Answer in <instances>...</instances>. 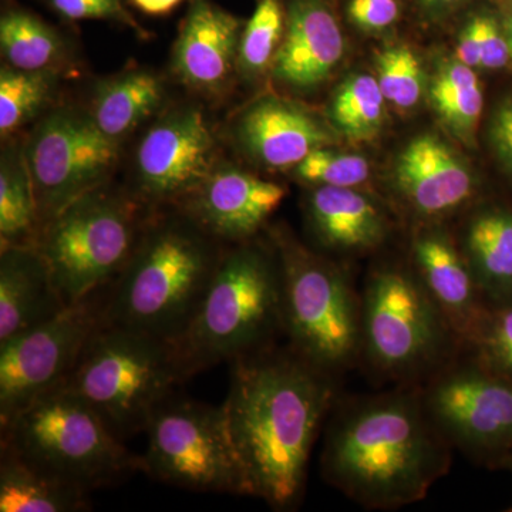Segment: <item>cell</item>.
Listing matches in <instances>:
<instances>
[{
    "instance_id": "6da1fadb",
    "label": "cell",
    "mask_w": 512,
    "mask_h": 512,
    "mask_svg": "<svg viewBox=\"0 0 512 512\" xmlns=\"http://www.w3.org/2000/svg\"><path fill=\"white\" fill-rule=\"evenodd\" d=\"M224 404L251 497L285 510L301 498L306 468L332 402L326 372L298 353L262 349L231 363Z\"/></svg>"
},
{
    "instance_id": "8d00e7d4",
    "label": "cell",
    "mask_w": 512,
    "mask_h": 512,
    "mask_svg": "<svg viewBox=\"0 0 512 512\" xmlns=\"http://www.w3.org/2000/svg\"><path fill=\"white\" fill-rule=\"evenodd\" d=\"M481 13V66L480 69L498 70L511 60L510 45L503 20L493 10L480 9Z\"/></svg>"
},
{
    "instance_id": "ba28073f",
    "label": "cell",
    "mask_w": 512,
    "mask_h": 512,
    "mask_svg": "<svg viewBox=\"0 0 512 512\" xmlns=\"http://www.w3.org/2000/svg\"><path fill=\"white\" fill-rule=\"evenodd\" d=\"M272 238L293 352L323 372L346 365L359 345L360 319L345 272L289 232L275 229Z\"/></svg>"
},
{
    "instance_id": "d590c367",
    "label": "cell",
    "mask_w": 512,
    "mask_h": 512,
    "mask_svg": "<svg viewBox=\"0 0 512 512\" xmlns=\"http://www.w3.org/2000/svg\"><path fill=\"white\" fill-rule=\"evenodd\" d=\"M49 5L67 20H110L133 29L138 36H147L123 0H49Z\"/></svg>"
},
{
    "instance_id": "44dd1931",
    "label": "cell",
    "mask_w": 512,
    "mask_h": 512,
    "mask_svg": "<svg viewBox=\"0 0 512 512\" xmlns=\"http://www.w3.org/2000/svg\"><path fill=\"white\" fill-rule=\"evenodd\" d=\"M67 306L39 249H2L0 343L55 318Z\"/></svg>"
},
{
    "instance_id": "3957f363",
    "label": "cell",
    "mask_w": 512,
    "mask_h": 512,
    "mask_svg": "<svg viewBox=\"0 0 512 512\" xmlns=\"http://www.w3.org/2000/svg\"><path fill=\"white\" fill-rule=\"evenodd\" d=\"M225 249L177 208L150 215L104 295V320L175 343L190 325Z\"/></svg>"
},
{
    "instance_id": "ab89813d",
    "label": "cell",
    "mask_w": 512,
    "mask_h": 512,
    "mask_svg": "<svg viewBox=\"0 0 512 512\" xmlns=\"http://www.w3.org/2000/svg\"><path fill=\"white\" fill-rule=\"evenodd\" d=\"M414 12L427 23H441L466 10L474 0H409Z\"/></svg>"
},
{
    "instance_id": "f35d334b",
    "label": "cell",
    "mask_w": 512,
    "mask_h": 512,
    "mask_svg": "<svg viewBox=\"0 0 512 512\" xmlns=\"http://www.w3.org/2000/svg\"><path fill=\"white\" fill-rule=\"evenodd\" d=\"M456 59L471 69L481 66V13L473 10L464 20L457 36Z\"/></svg>"
},
{
    "instance_id": "603a6c76",
    "label": "cell",
    "mask_w": 512,
    "mask_h": 512,
    "mask_svg": "<svg viewBox=\"0 0 512 512\" xmlns=\"http://www.w3.org/2000/svg\"><path fill=\"white\" fill-rule=\"evenodd\" d=\"M164 94L163 80L156 73L130 69L96 86L90 116L107 137L119 143L157 113Z\"/></svg>"
},
{
    "instance_id": "2e32d148",
    "label": "cell",
    "mask_w": 512,
    "mask_h": 512,
    "mask_svg": "<svg viewBox=\"0 0 512 512\" xmlns=\"http://www.w3.org/2000/svg\"><path fill=\"white\" fill-rule=\"evenodd\" d=\"M392 187L400 201L423 220H439L463 208L477 191L466 158L436 133L413 137L397 154Z\"/></svg>"
},
{
    "instance_id": "836d02e7",
    "label": "cell",
    "mask_w": 512,
    "mask_h": 512,
    "mask_svg": "<svg viewBox=\"0 0 512 512\" xmlns=\"http://www.w3.org/2000/svg\"><path fill=\"white\" fill-rule=\"evenodd\" d=\"M404 0H343V20L363 35L380 36L400 22Z\"/></svg>"
},
{
    "instance_id": "8992f818",
    "label": "cell",
    "mask_w": 512,
    "mask_h": 512,
    "mask_svg": "<svg viewBox=\"0 0 512 512\" xmlns=\"http://www.w3.org/2000/svg\"><path fill=\"white\" fill-rule=\"evenodd\" d=\"M0 426L2 450L89 493L143 471L141 457L89 404L66 390L40 397Z\"/></svg>"
},
{
    "instance_id": "7a4b0ae2",
    "label": "cell",
    "mask_w": 512,
    "mask_h": 512,
    "mask_svg": "<svg viewBox=\"0 0 512 512\" xmlns=\"http://www.w3.org/2000/svg\"><path fill=\"white\" fill-rule=\"evenodd\" d=\"M448 454L423 410L406 396L384 397L343 417L330 431L323 470L359 503H416L441 474Z\"/></svg>"
},
{
    "instance_id": "4316f807",
    "label": "cell",
    "mask_w": 512,
    "mask_h": 512,
    "mask_svg": "<svg viewBox=\"0 0 512 512\" xmlns=\"http://www.w3.org/2000/svg\"><path fill=\"white\" fill-rule=\"evenodd\" d=\"M43 224L25 156L6 154L0 165V242L6 248H36Z\"/></svg>"
},
{
    "instance_id": "cb8c5ba5",
    "label": "cell",
    "mask_w": 512,
    "mask_h": 512,
    "mask_svg": "<svg viewBox=\"0 0 512 512\" xmlns=\"http://www.w3.org/2000/svg\"><path fill=\"white\" fill-rule=\"evenodd\" d=\"M463 255L478 288L512 298V214L504 208L478 211L464 231Z\"/></svg>"
},
{
    "instance_id": "d6986e66",
    "label": "cell",
    "mask_w": 512,
    "mask_h": 512,
    "mask_svg": "<svg viewBox=\"0 0 512 512\" xmlns=\"http://www.w3.org/2000/svg\"><path fill=\"white\" fill-rule=\"evenodd\" d=\"M242 29L241 20L212 0H191L174 47L178 79L195 92L221 93L237 67Z\"/></svg>"
},
{
    "instance_id": "5bb4252c",
    "label": "cell",
    "mask_w": 512,
    "mask_h": 512,
    "mask_svg": "<svg viewBox=\"0 0 512 512\" xmlns=\"http://www.w3.org/2000/svg\"><path fill=\"white\" fill-rule=\"evenodd\" d=\"M284 42L272 67L276 86L308 96L332 79L348 50L338 0H285Z\"/></svg>"
},
{
    "instance_id": "277c9868",
    "label": "cell",
    "mask_w": 512,
    "mask_h": 512,
    "mask_svg": "<svg viewBox=\"0 0 512 512\" xmlns=\"http://www.w3.org/2000/svg\"><path fill=\"white\" fill-rule=\"evenodd\" d=\"M284 328L278 256L252 242L225 249L190 325L174 343L188 379L264 349Z\"/></svg>"
},
{
    "instance_id": "9a60e30c",
    "label": "cell",
    "mask_w": 512,
    "mask_h": 512,
    "mask_svg": "<svg viewBox=\"0 0 512 512\" xmlns=\"http://www.w3.org/2000/svg\"><path fill=\"white\" fill-rule=\"evenodd\" d=\"M427 409L460 446L498 450L512 444V383L503 377L458 370L434 384Z\"/></svg>"
},
{
    "instance_id": "60d3db41",
    "label": "cell",
    "mask_w": 512,
    "mask_h": 512,
    "mask_svg": "<svg viewBox=\"0 0 512 512\" xmlns=\"http://www.w3.org/2000/svg\"><path fill=\"white\" fill-rule=\"evenodd\" d=\"M183 0H130L134 6L144 15L148 16H165L173 13Z\"/></svg>"
},
{
    "instance_id": "74e56055",
    "label": "cell",
    "mask_w": 512,
    "mask_h": 512,
    "mask_svg": "<svg viewBox=\"0 0 512 512\" xmlns=\"http://www.w3.org/2000/svg\"><path fill=\"white\" fill-rule=\"evenodd\" d=\"M490 141L505 168L512 171V97L498 104L490 121Z\"/></svg>"
},
{
    "instance_id": "52a82bcc",
    "label": "cell",
    "mask_w": 512,
    "mask_h": 512,
    "mask_svg": "<svg viewBox=\"0 0 512 512\" xmlns=\"http://www.w3.org/2000/svg\"><path fill=\"white\" fill-rule=\"evenodd\" d=\"M131 192L96 188L46 222L36 248L67 305L103 291L133 255L148 218Z\"/></svg>"
},
{
    "instance_id": "ac0fdd59",
    "label": "cell",
    "mask_w": 512,
    "mask_h": 512,
    "mask_svg": "<svg viewBox=\"0 0 512 512\" xmlns=\"http://www.w3.org/2000/svg\"><path fill=\"white\" fill-rule=\"evenodd\" d=\"M286 190L237 167H215L178 210L212 238L222 242L249 241L285 200Z\"/></svg>"
},
{
    "instance_id": "484cf974",
    "label": "cell",
    "mask_w": 512,
    "mask_h": 512,
    "mask_svg": "<svg viewBox=\"0 0 512 512\" xmlns=\"http://www.w3.org/2000/svg\"><path fill=\"white\" fill-rule=\"evenodd\" d=\"M431 109L448 133L473 146L484 109V93L476 70L447 59L439 64L429 84Z\"/></svg>"
},
{
    "instance_id": "d4e9b609",
    "label": "cell",
    "mask_w": 512,
    "mask_h": 512,
    "mask_svg": "<svg viewBox=\"0 0 512 512\" xmlns=\"http://www.w3.org/2000/svg\"><path fill=\"white\" fill-rule=\"evenodd\" d=\"M89 491L29 466L9 451L0 457V511L79 512L90 510Z\"/></svg>"
},
{
    "instance_id": "7c38bea8",
    "label": "cell",
    "mask_w": 512,
    "mask_h": 512,
    "mask_svg": "<svg viewBox=\"0 0 512 512\" xmlns=\"http://www.w3.org/2000/svg\"><path fill=\"white\" fill-rule=\"evenodd\" d=\"M444 322L416 275L383 268L367 282L362 335L380 369L406 372L426 363L440 348Z\"/></svg>"
},
{
    "instance_id": "1f68e13d",
    "label": "cell",
    "mask_w": 512,
    "mask_h": 512,
    "mask_svg": "<svg viewBox=\"0 0 512 512\" xmlns=\"http://www.w3.org/2000/svg\"><path fill=\"white\" fill-rule=\"evenodd\" d=\"M52 72L3 67L0 73V133L9 136L45 106L52 93Z\"/></svg>"
},
{
    "instance_id": "4fadbf2b",
    "label": "cell",
    "mask_w": 512,
    "mask_h": 512,
    "mask_svg": "<svg viewBox=\"0 0 512 512\" xmlns=\"http://www.w3.org/2000/svg\"><path fill=\"white\" fill-rule=\"evenodd\" d=\"M215 158L217 143L204 113L192 106L173 110L137 148L133 195L151 211L177 207L210 177Z\"/></svg>"
},
{
    "instance_id": "30bf717a",
    "label": "cell",
    "mask_w": 512,
    "mask_h": 512,
    "mask_svg": "<svg viewBox=\"0 0 512 512\" xmlns=\"http://www.w3.org/2000/svg\"><path fill=\"white\" fill-rule=\"evenodd\" d=\"M106 289L0 343V424L66 382L87 342L104 322Z\"/></svg>"
},
{
    "instance_id": "e0dca14e",
    "label": "cell",
    "mask_w": 512,
    "mask_h": 512,
    "mask_svg": "<svg viewBox=\"0 0 512 512\" xmlns=\"http://www.w3.org/2000/svg\"><path fill=\"white\" fill-rule=\"evenodd\" d=\"M234 136L245 156L269 171L295 170L319 148L335 146L339 134L301 104L266 96L239 114Z\"/></svg>"
},
{
    "instance_id": "d6a6232c",
    "label": "cell",
    "mask_w": 512,
    "mask_h": 512,
    "mask_svg": "<svg viewBox=\"0 0 512 512\" xmlns=\"http://www.w3.org/2000/svg\"><path fill=\"white\" fill-rule=\"evenodd\" d=\"M293 171L302 183L312 187L360 188L372 175L369 160L362 154L336 150L333 146L313 151Z\"/></svg>"
},
{
    "instance_id": "8fae6325",
    "label": "cell",
    "mask_w": 512,
    "mask_h": 512,
    "mask_svg": "<svg viewBox=\"0 0 512 512\" xmlns=\"http://www.w3.org/2000/svg\"><path fill=\"white\" fill-rule=\"evenodd\" d=\"M23 156L45 227L70 202L107 184L119 143L97 127L90 113L59 109L33 130Z\"/></svg>"
},
{
    "instance_id": "f546056e",
    "label": "cell",
    "mask_w": 512,
    "mask_h": 512,
    "mask_svg": "<svg viewBox=\"0 0 512 512\" xmlns=\"http://www.w3.org/2000/svg\"><path fill=\"white\" fill-rule=\"evenodd\" d=\"M285 28V0H258L239 40L237 67L245 79L256 80L272 72Z\"/></svg>"
},
{
    "instance_id": "ffe728a7",
    "label": "cell",
    "mask_w": 512,
    "mask_h": 512,
    "mask_svg": "<svg viewBox=\"0 0 512 512\" xmlns=\"http://www.w3.org/2000/svg\"><path fill=\"white\" fill-rule=\"evenodd\" d=\"M416 276L448 325L471 332L478 322L476 279L466 256L439 225L421 227L413 238Z\"/></svg>"
},
{
    "instance_id": "9c48e42d",
    "label": "cell",
    "mask_w": 512,
    "mask_h": 512,
    "mask_svg": "<svg viewBox=\"0 0 512 512\" xmlns=\"http://www.w3.org/2000/svg\"><path fill=\"white\" fill-rule=\"evenodd\" d=\"M144 431L141 463L154 480L198 493L251 495L224 406L175 392L154 410Z\"/></svg>"
},
{
    "instance_id": "f1b7e54d",
    "label": "cell",
    "mask_w": 512,
    "mask_h": 512,
    "mask_svg": "<svg viewBox=\"0 0 512 512\" xmlns=\"http://www.w3.org/2000/svg\"><path fill=\"white\" fill-rule=\"evenodd\" d=\"M0 47L8 66L25 72H52L63 59V42L55 30L18 8L3 12Z\"/></svg>"
},
{
    "instance_id": "5b68a950",
    "label": "cell",
    "mask_w": 512,
    "mask_h": 512,
    "mask_svg": "<svg viewBox=\"0 0 512 512\" xmlns=\"http://www.w3.org/2000/svg\"><path fill=\"white\" fill-rule=\"evenodd\" d=\"M185 380L174 343L104 320L57 390L80 397L124 441L146 430L154 410Z\"/></svg>"
},
{
    "instance_id": "e575fe53",
    "label": "cell",
    "mask_w": 512,
    "mask_h": 512,
    "mask_svg": "<svg viewBox=\"0 0 512 512\" xmlns=\"http://www.w3.org/2000/svg\"><path fill=\"white\" fill-rule=\"evenodd\" d=\"M478 346L487 363L512 376V306L474 326Z\"/></svg>"
},
{
    "instance_id": "4dcf8cb0",
    "label": "cell",
    "mask_w": 512,
    "mask_h": 512,
    "mask_svg": "<svg viewBox=\"0 0 512 512\" xmlns=\"http://www.w3.org/2000/svg\"><path fill=\"white\" fill-rule=\"evenodd\" d=\"M376 79L384 99L399 113L416 109L426 94L423 62L409 43H390L376 56Z\"/></svg>"
},
{
    "instance_id": "83f0119b",
    "label": "cell",
    "mask_w": 512,
    "mask_h": 512,
    "mask_svg": "<svg viewBox=\"0 0 512 512\" xmlns=\"http://www.w3.org/2000/svg\"><path fill=\"white\" fill-rule=\"evenodd\" d=\"M387 106L375 74L353 73L330 100L329 123L349 143L370 144L382 134Z\"/></svg>"
},
{
    "instance_id": "7402d4cb",
    "label": "cell",
    "mask_w": 512,
    "mask_h": 512,
    "mask_svg": "<svg viewBox=\"0 0 512 512\" xmlns=\"http://www.w3.org/2000/svg\"><path fill=\"white\" fill-rule=\"evenodd\" d=\"M306 214L313 235L332 251H372L389 234L382 207L359 188L312 187Z\"/></svg>"
}]
</instances>
